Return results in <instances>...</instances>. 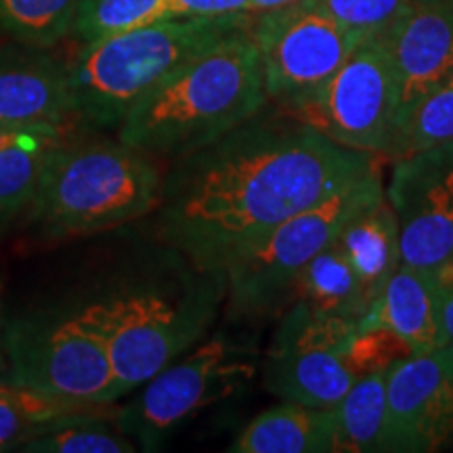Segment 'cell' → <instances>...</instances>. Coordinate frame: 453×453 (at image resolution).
<instances>
[{
	"mask_svg": "<svg viewBox=\"0 0 453 453\" xmlns=\"http://www.w3.org/2000/svg\"><path fill=\"white\" fill-rule=\"evenodd\" d=\"M64 141L21 145L0 151V234L7 231L21 214L30 211L44 164L53 147Z\"/></svg>",
	"mask_w": 453,
	"mask_h": 453,
	"instance_id": "cell-25",
	"label": "cell"
},
{
	"mask_svg": "<svg viewBox=\"0 0 453 453\" xmlns=\"http://www.w3.org/2000/svg\"><path fill=\"white\" fill-rule=\"evenodd\" d=\"M173 17V0H81L67 36L90 44Z\"/></svg>",
	"mask_w": 453,
	"mask_h": 453,
	"instance_id": "cell-22",
	"label": "cell"
},
{
	"mask_svg": "<svg viewBox=\"0 0 453 453\" xmlns=\"http://www.w3.org/2000/svg\"><path fill=\"white\" fill-rule=\"evenodd\" d=\"M4 355L9 380L19 387L90 403L120 399L104 338L81 309L4 324Z\"/></svg>",
	"mask_w": 453,
	"mask_h": 453,
	"instance_id": "cell-7",
	"label": "cell"
},
{
	"mask_svg": "<svg viewBox=\"0 0 453 453\" xmlns=\"http://www.w3.org/2000/svg\"><path fill=\"white\" fill-rule=\"evenodd\" d=\"M384 196L380 166L309 211L288 219L223 265L225 309L234 319L283 313L304 269L336 242L361 208Z\"/></svg>",
	"mask_w": 453,
	"mask_h": 453,
	"instance_id": "cell-6",
	"label": "cell"
},
{
	"mask_svg": "<svg viewBox=\"0 0 453 453\" xmlns=\"http://www.w3.org/2000/svg\"><path fill=\"white\" fill-rule=\"evenodd\" d=\"M334 19L359 36H384L410 7V0H317Z\"/></svg>",
	"mask_w": 453,
	"mask_h": 453,
	"instance_id": "cell-28",
	"label": "cell"
},
{
	"mask_svg": "<svg viewBox=\"0 0 453 453\" xmlns=\"http://www.w3.org/2000/svg\"><path fill=\"white\" fill-rule=\"evenodd\" d=\"M439 286L441 321H443L445 342L453 344V260L434 271Z\"/></svg>",
	"mask_w": 453,
	"mask_h": 453,
	"instance_id": "cell-31",
	"label": "cell"
},
{
	"mask_svg": "<svg viewBox=\"0 0 453 453\" xmlns=\"http://www.w3.org/2000/svg\"><path fill=\"white\" fill-rule=\"evenodd\" d=\"M70 67L47 49L7 47L0 50V127H76Z\"/></svg>",
	"mask_w": 453,
	"mask_h": 453,
	"instance_id": "cell-15",
	"label": "cell"
},
{
	"mask_svg": "<svg viewBox=\"0 0 453 453\" xmlns=\"http://www.w3.org/2000/svg\"><path fill=\"white\" fill-rule=\"evenodd\" d=\"M388 451L428 453L453 441V344L387 370Z\"/></svg>",
	"mask_w": 453,
	"mask_h": 453,
	"instance_id": "cell-13",
	"label": "cell"
},
{
	"mask_svg": "<svg viewBox=\"0 0 453 453\" xmlns=\"http://www.w3.org/2000/svg\"><path fill=\"white\" fill-rule=\"evenodd\" d=\"M250 32L263 64L269 104L280 110L324 87L364 41L317 0L252 15Z\"/></svg>",
	"mask_w": 453,
	"mask_h": 453,
	"instance_id": "cell-9",
	"label": "cell"
},
{
	"mask_svg": "<svg viewBox=\"0 0 453 453\" xmlns=\"http://www.w3.org/2000/svg\"><path fill=\"white\" fill-rule=\"evenodd\" d=\"M223 303V271L185 260L166 280L134 283L81 311L104 338L124 396L202 342Z\"/></svg>",
	"mask_w": 453,
	"mask_h": 453,
	"instance_id": "cell-3",
	"label": "cell"
},
{
	"mask_svg": "<svg viewBox=\"0 0 453 453\" xmlns=\"http://www.w3.org/2000/svg\"><path fill=\"white\" fill-rule=\"evenodd\" d=\"M250 26L162 78L127 113L118 139L157 160L174 162L214 143L267 107L263 64Z\"/></svg>",
	"mask_w": 453,
	"mask_h": 453,
	"instance_id": "cell-2",
	"label": "cell"
},
{
	"mask_svg": "<svg viewBox=\"0 0 453 453\" xmlns=\"http://www.w3.org/2000/svg\"><path fill=\"white\" fill-rule=\"evenodd\" d=\"M395 107V70L387 44L382 36H370L357 44L324 87L281 111L334 143L382 157L393 134Z\"/></svg>",
	"mask_w": 453,
	"mask_h": 453,
	"instance_id": "cell-10",
	"label": "cell"
},
{
	"mask_svg": "<svg viewBox=\"0 0 453 453\" xmlns=\"http://www.w3.org/2000/svg\"><path fill=\"white\" fill-rule=\"evenodd\" d=\"M17 449L32 453H133L139 447L118 426L113 413L59 422L44 433L34 434Z\"/></svg>",
	"mask_w": 453,
	"mask_h": 453,
	"instance_id": "cell-23",
	"label": "cell"
},
{
	"mask_svg": "<svg viewBox=\"0 0 453 453\" xmlns=\"http://www.w3.org/2000/svg\"><path fill=\"white\" fill-rule=\"evenodd\" d=\"M300 3V0H250V13H265V11H273L280 7H288V4Z\"/></svg>",
	"mask_w": 453,
	"mask_h": 453,
	"instance_id": "cell-32",
	"label": "cell"
},
{
	"mask_svg": "<svg viewBox=\"0 0 453 453\" xmlns=\"http://www.w3.org/2000/svg\"><path fill=\"white\" fill-rule=\"evenodd\" d=\"M173 4L177 17H223L250 13V0H173Z\"/></svg>",
	"mask_w": 453,
	"mask_h": 453,
	"instance_id": "cell-29",
	"label": "cell"
},
{
	"mask_svg": "<svg viewBox=\"0 0 453 453\" xmlns=\"http://www.w3.org/2000/svg\"><path fill=\"white\" fill-rule=\"evenodd\" d=\"M250 24V13L173 17L82 44L81 53L67 65L78 122L118 130L127 113L162 78Z\"/></svg>",
	"mask_w": 453,
	"mask_h": 453,
	"instance_id": "cell-5",
	"label": "cell"
},
{
	"mask_svg": "<svg viewBox=\"0 0 453 453\" xmlns=\"http://www.w3.org/2000/svg\"><path fill=\"white\" fill-rule=\"evenodd\" d=\"M88 416H113L111 403L64 399L9 380L0 388V451L17 449L59 422Z\"/></svg>",
	"mask_w": 453,
	"mask_h": 453,
	"instance_id": "cell-19",
	"label": "cell"
},
{
	"mask_svg": "<svg viewBox=\"0 0 453 453\" xmlns=\"http://www.w3.org/2000/svg\"><path fill=\"white\" fill-rule=\"evenodd\" d=\"M81 0H0V36L49 49L70 34Z\"/></svg>",
	"mask_w": 453,
	"mask_h": 453,
	"instance_id": "cell-24",
	"label": "cell"
},
{
	"mask_svg": "<svg viewBox=\"0 0 453 453\" xmlns=\"http://www.w3.org/2000/svg\"><path fill=\"white\" fill-rule=\"evenodd\" d=\"M359 324L326 317L294 300L281 313L263 364V387L281 401L334 407L359 380L347 347Z\"/></svg>",
	"mask_w": 453,
	"mask_h": 453,
	"instance_id": "cell-11",
	"label": "cell"
},
{
	"mask_svg": "<svg viewBox=\"0 0 453 453\" xmlns=\"http://www.w3.org/2000/svg\"><path fill=\"white\" fill-rule=\"evenodd\" d=\"M7 382H9V380H0V388H3V387H4V384H7Z\"/></svg>",
	"mask_w": 453,
	"mask_h": 453,
	"instance_id": "cell-34",
	"label": "cell"
},
{
	"mask_svg": "<svg viewBox=\"0 0 453 453\" xmlns=\"http://www.w3.org/2000/svg\"><path fill=\"white\" fill-rule=\"evenodd\" d=\"M334 451L376 453L388 451L387 372L359 378L349 393L332 407Z\"/></svg>",
	"mask_w": 453,
	"mask_h": 453,
	"instance_id": "cell-20",
	"label": "cell"
},
{
	"mask_svg": "<svg viewBox=\"0 0 453 453\" xmlns=\"http://www.w3.org/2000/svg\"><path fill=\"white\" fill-rule=\"evenodd\" d=\"M229 451L235 453H334L332 407L281 401L258 413Z\"/></svg>",
	"mask_w": 453,
	"mask_h": 453,
	"instance_id": "cell-18",
	"label": "cell"
},
{
	"mask_svg": "<svg viewBox=\"0 0 453 453\" xmlns=\"http://www.w3.org/2000/svg\"><path fill=\"white\" fill-rule=\"evenodd\" d=\"M382 41L395 70V133L413 107L453 76V0H410Z\"/></svg>",
	"mask_w": 453,
	"mask_h": 453,
	"instance_id": "cell-14",
	"label": "cell"
},
{
	"mask_svg": "<svg viewBox=\"0 0 453 453\" xmlns=\"http://www.w3.org/2000/svg\"><path fill=\"white\" fill-rule=\"evenodd\" d=\"M378 157L263 107L164 173L157 237L197 267L220 271L277 225L376 170Z\"/></svg>",
	"mask_w": 453,
	"mask_h": 453,
	"instance_id": "cell-1",
	"label": "cell"
},
{
	"mask_svg": "<svg viewBox=\"0 0 453 453\" xmlns=\"http://www.w3.org/2000/svg\"><path fill=\"white\" fill-rule=\"evenodd\" d=\"M370 317L390 327L413 355L447 344L434 271L399 265Z\"/></svg>",
	"mask_w": 453,
	"mask_h": 453,
	"instance_id": "cell-16",
	"label": "cell"
},
{
	"mask_svg": "<svg viewBox=\"0 0 453 453\" xmlns=\"http://www.w3.org/2000/svg\"><path fill=\"white\" fill-rule=\"evenodd\" d=\"M294 300L304 303L315 313L353 324H361L372 311L353 265L336 242L304 269L296 283Z\"/></svg>",
	"mask_w": 453,
	"mask_h": 453,
	"instance_id": "cell-21",
	"label": "cell"
},
{
	"mask_svg": "<svg viewBox=\"0 0 453 453\" xmlns=\"http://www.w3.org/2000/svg\"><path fill=\"white\" fill-rule=\"evenodd\" d=\"M384 194L401 265L437 271L453 260V141L396 157Z\"/></svg>",
	"mask_w": 453,
	"mask_h": 453,
	"instance_id": "cell-12",
	"label": "cell"
},
{
	"mask_svg": "<svg viewBox=\"0 0 453 453\" xmlns=\"http://www.w3.org/2000/svg\"><path fill=\"white\" fill-rule=\"evenodd\" d=\"M257 373L252 357L225 334H214L141 384L116 422L141 449H156L168 433L203 407L231 396Z\"/></svg>",
	"mask_w": 453,
	"mask_h": 453,
	"instance_id": "cell-8",
	"label": "cell"
},
{
	"mask_svg": "<svg viewBox=\"0 0 453 453\" xmlns=\"http://www.w3.org/2000/svg\"><path fill=\"white\" fill-rule=\"evenodd\" d=\"M0 372H9L7 355H4V321H3V304H0Z\"/></svg>",
	"mask_w": 453,
	"mask_h": 453,
	"instance_id": "cell-33",
	"label": "cell"
},
{
	"mask_svg": "<svg viewBox=\"0 0 453 453\" xmlns=\"http://www.w3.org/2000/svg\"><path fill=\"white\" fill-rule=\"evenodd\" d=\"M453 141V76L428 93L395 130L382 157H403Z\"/></svg>",
	"mask_w": 453,
	"mask_h": 453,
	"instance_id": "cell-26",
	"label": "cell"
},
{
	"mask_svg": "<svg viewBox=\"0 0 453 453\" xmlns=\"http://www.w3.org/2000/svg\"><path fill=\"white\" fill-rule=\"evenodd\" d=\"M72 137V127L67 128H11L0 127V151L21 145L53 143Z\"/></svg>",
	"mask_w": 453,
	"mask_h": 453,
	"instance_id": "cell-30",
	"label": "cell"
},
{
	"mask_svg": "<svg viewBox=\"0 0 453 453\" xmlns=\"http://www.w3.org/2000/svg\"><path fill=\"white\" fill-rule=\"evenodd\" d=\"M336 243L353 265L367 304L373 307L401 265L399 229L387 194L361 208L342 226Z\"/></svg>",
	"mask_w": 453,
	"mask_h": 453,
	"instance_id": "cell-17",
	"label": "cell"
},
{
	"mask_svg": "<svg viewBox=\"0 0 453 453\" xmlns=\"http://www.w3.org/2000/svg\"><path fill=\"white\" fill-rule=\"evenodd\" d=\"M164 173L157 157L124 141H76L53 147L27 220L44 237L93 235L156 212Z\"/></svg>",
	"mask_w": 453,
	"mask_h": 453,
	"instance_id": "cell-4",
	"label": "cell"
},
{
	"mask_svg": "<svg viewBox=\"0 0 453 453\" xmlns=\"http://www.w3.org/2000/svg\"><path fill=\"white\" fill-rule=\"evenodd\" d=\"M413 355L411 349L380 321L364 319L347 347V364L357 378L387 372L396 361Z\"/></svg>",
	"mask_w": 453,
	"mask_h": 453,
	"instance_id": "cell-27",
	"label": "cell"
}]
</instances>
